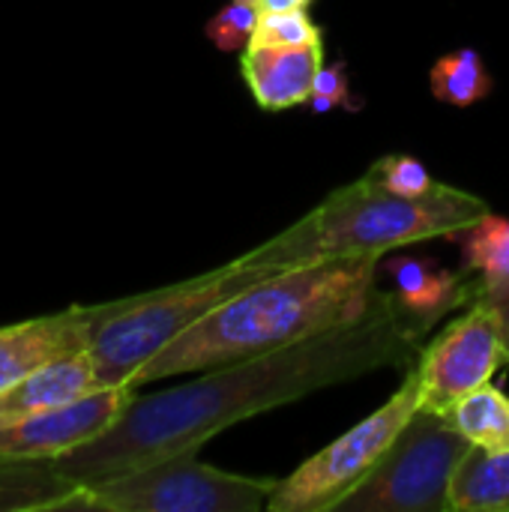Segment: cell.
Segmentation results:
<instances>
[{"label":"cell","mask_w":509,"mask_h":512,"mask_svg":"<svg viewBox=\"0 0 509 512\" xmlns=\"http://www.w3.org/2000/svg\"><path fill=\"white\" fill-rule=\"evenodd\" d=\"M435 327V318L417 315L393 291H381L357 324L198 372V378L162 393H135L111 429L51 459V465L87 489L135 468L198 453L219 432L264 411L378 369L411 366Z\"/></svg>","instance_id":"1"},{"label":"cell","mask_w":509,"mask_h":512,"mask_svg":"<svg viewBox=\"0 0 509 512\" xmlns=\"http://www.w3.org/2000/svg\"><path fill=\"white\" fill-rule=\"evenodd\" d=\"M381 261V255L330 258L252 285L147 360L132 387L138 390L150 381L207 372L357 324L381 297Z\"/></svg>","instance_id":"2"},{"label":"cell","mask_w":509,"mask_h":512,"mask_svg":"<svg viewBox=\"0 0 509 512\" xmlns=\"http://www.w3.org/2000/svg\"><path fill=\"white\" fill-rule=\"evenodd\" d=\"M489 213L492 210L480 195L450 183H435L432 192L408 198L363 174L243 255L279 273L330 258H384L390 249L435 237H459Z\"/></svg>","instance_id":"3"},{"label":"cell","mask_w":509,"mask_h":512,"mask_svg":"<svg viewBox=\"0 0 509 512\" xmlns=\"http://www.w3.org/2000/svg\"><path fill=\"white\" fill-rule=\"evenodd\" d=\"M276 273L279 270L237 255L234 261L192 279L102 303V315L90 342L99 384L132 387L141 366L153 360L162 348H168L177 336H183L222 303Z\"/></svg>","instance_id":"4"},{"label":"cell","mask_w":509,"mask_h":512,"mask_svg":"<svg viewBox=\"0 0 509 512\" xmlns=\"http://www.w3.org/2000/svg\"><path fill=\"white\" fill-rule=\"evenodd\" d=\"M279 480L219 471L195 453L126 471L78 489L72 510L102 512H261Z\"/></svg>","instance_id":"5"},{"label":"cell","mask_w":509,"mask_h":512,"mask_svg":"<svg viewBox=\"0 0 509 512\" xmlns=\"http://www.w3.org/2000/svg\"><path fill=\"white\" fill-rule=\"evenodd\" d=\"M420 411V381L414 363L402 387L354 429L330 441L324 450L309 456L297 471L276 483L267 510L270 512H333L357 492L366 477L381 465L399 432Z\"/></svg>","instance_id":"6"},{"label":"cell","mask_w":509,"mask_h":512,"mask_svg":"<svg viewBox=\"0 0 509 512\" xmlns=\"http://www.w3.org/2000/svg\"><path fill=\"white\" fill-rule=\"evenodd\" d=\"M471 447L444 414L417 411L339 512H450V483Z\"/></svg>","instance_id":"7"},{"label":"cell","mask_w":509,"mask_h":512,"mask_svg":"<svg viewBox=\"0 0 509 512\" xmlns=\"http://www.w3.org/2000/svg\"><path fill=\"white\" fill-rule=\"evenodd\" d=\"M504 363H509V357L501 318L489 300H477L414 360L420 411L447 417L468 393L489 384Z\"/></svg>","instance_id":"8"},{"label":"cell","mask_w":509,"mask_h":512,"mask_svg":"<svg viewBox=\"0 0 509 512\" xmlns=\"http://www.w3.org/2000/svg\"><path fill=\"white\" fill-rule=\"evenodd\" d=\"M132 399H135V387H126V384L102 387L48 414L3 423L0 426V462L57 459L93 441L105 429H111Z\"/></svg>","instance_id":"9"},{"label":"cell","mask_w":509,"mask_h":512,"mask_svg":"<svg viewBox=\"0 0 509 512\" xmlns=\"http://www.w3.org/2000/svg\"><path fill=\"white\" fill-rule=\"evenodd\" d=\"M99 306H69L54 315L0 327V390L36 372L39 366L90 351L99 324Z\"/></svg>","instance_id":"10"},{"label":"cell","mask_w":509,"mask_h":512,"mask_svg":"<svg viewBox=\"0 0 509 512\" xmlns=\"http://www.w3.org/2000/svg\"><path fill=\"white\" fill-rule=\"evenodd\" d=\"M324 69V42L300 48L240 51V75L264 111H288L306 105L318 72Z\"/></svg>","instance_id":"11"},{"label":"cell","mask_w":509,"mask_h":512,"mask_svg":"<svg viewBox=\"0 0 509 512\" xmlns=\"http://www.w3.org/2000/svg\"><path fill=\"white\" fill-rule=\"evenodd\" d=\"M102 390L90 351L69 354L39 366L21 381L0 390V426L24 417L48 414L54 408L72 405L90 393Z\"/></svg>","instance_id":"12"},{"label":"cell","mask_w":509,"mask_h":512,"mask_svg":"<svg viewBox=\"0 0 509 512\" xmlns=\"http://www.w3.org/2000/svg\"><path fill=\"white\" fill-rule=\"evenodd\" d=\"M393 276V294L417 315L444 321L459 309H468L483 297V282L471 270H444L426 258H393L387 261Z\"/></svg>","instance_id":"13"},{"label":"cell","mask_w":509,"mask_h":512,"mask_svg":"<svg viewBox=\"0 0 509 512\" xmlns=\"http://www.w3.org/2000/svg\"><path fill=\"white\" fill-rule=\"evenodd\" d=\"M78 486L51 459L0 462V512L72 510Z\"/></svg>","instance_id":"14"},{"label":"cell","mask_w":509,"mask_h":512,"mask_svg":"<svg viewBox=\"0 0 509 512\" xmlns=\"http://www.w3.org/2000/svg\"><path fill=\"white\" fill-rule=\"evenodd\" d=\"M450 512H509V450L471 447L450 483Z\"/></svg>","instance_id":"15"},{"label":"cell","mask_w":509,"mask_h":512,"mask_svg":"<svg viewBox=\"0 0 509 512\" xmlns=\"http://www.w3.org/2000/svg\"><path fill=\"white\" fill-rule=\"evenodd\" d=\"M462 237L465 249V270L480 276L483 297L480 300H501L509 294V219L495 213L483 216L471 225Z\"/></svg>","instance_id":"16"},{"label":"cell","mask_w":509,"mask_h":512,"mask_svg":"<svg viewBox=\"0 0 509 512\" xmlns=\"http://www.w3.org/2000/svg\"><path fill=\"white\" fill-rule=\"evenodd\" d=\"M447 420L474 444L489 453L509 450V396L492 381L468 393Z\"/></svg>","instance_id":"17"},{"label":"cell","mask_w":509,"mask_h":512,"mask_svg":"<svg viewBox=\"0 0 509 512\" xmlns=\"http://www.w3.org/2000/svg\"><path fill=\"white\" fill-rule=\"evenodd\" d=\"M429 81H432V96L438 102L456 105V108H471V105L483 102L495 84L486 69V60L474 48H459V51L444 54L432 66Z\"/></svg>","instance_id":"18"},{"label":"cell","mask_w":509,"mask_h":512,"mask_svg":"<svg viewBox=\"0 0 509 512\" xmlns=\"http://www.w3.org/2000/svg\"><path fill=\"white\" fill-rule=\"evenodd\" d=\"M321 42V27L306 9H270L258 12L252 42L255 48H300Z\"/></svg>","instance_id":"19"},{"label":"cell","mask_w":509,"mask_h":512,"mask_svg":"<svg viewBox=\"0 0 509 512\" xmlns=\"http://www.w3.org/2000/svg\"><path fill=\"white\" fill-rule=\"evenodd\" d=\"M372 180H378L384 189L396 192V195H408V198H417V195H426L435 189V177L429 174V168L414 159L411 153H387L381 156L378 162L369 165L366 171Z\"/></svg>","instance_id":"20"},{"label":"cell","mask_w":509,"mask_h":512,"mask_svg":"<svg viewBox=\"0 0 509 512\" xmlns=\"http://www.w3.org/2000/svg\"><path fill=\"white\" fill-rule=\"evenodd\" d=\"M255 21H258V9L243 3V0H231L225 9H219L204 33L207 39L219 48V51H246L255 33Z\"/></svg>","instance_id":"21"},{"label":"cell","mask_w":509,"mask_h":512,"mask_svg":"<svg viewBox=\"0 0 509 512\" xmlns=\"http://www.w3.org/2000/svg\"><path fill=\"white\" fill-rule=\"evenodd\" d=\"M309 108L315 114H327V111H336V108H348V111L360 108V102L351 96V81H348L342 66H324L318 72L312 96H309Z\"/></svg>","instance_id":"22"},{"label":"cell","mask_w":509,"mask_h":512,"mask_svg":"<svg viewBox=\"0 0 509 512\" xmlns=\"http://www.w3.org/2000/svg\"><path fill=\"white\" fill-rule=\"evenodd\" d=\"M249 6H255L258 12H270V9H306L315 0H243Z\"/></svg>","instance_id":"23"},{"label":"cell","mask_w":509,"mask_h":512,"mask_svg":"<svg viewBox=\"0 0 509 512\" xmlns=\"http://www.w3.org/2000/svg\"><path fill=\"white\" fill-rule=\"evenodd\" d=\"M492 306H495V312H498V318H501V330H504V345H507V357H509V294L507 297H501V300H489Z\"/></svg>","instance_id":"24"}]
</instances>
